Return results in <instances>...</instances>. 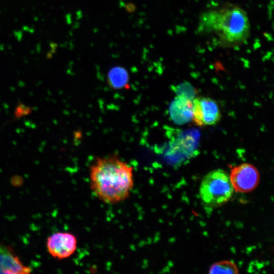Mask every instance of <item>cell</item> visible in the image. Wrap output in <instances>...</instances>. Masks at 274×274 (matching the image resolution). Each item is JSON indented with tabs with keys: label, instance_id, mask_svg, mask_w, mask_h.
I'll return each instance as SVG.
<instances>
[{
	"label": "cell",
	"instance_id": "cell-1",
	"mask_svg": "<svg viewBox=\"0 0 274 274\" xmlns=\"http://www.w3.org/2000/svg\"><path fill=\"white\" fill-rule=\"evenodd\" d=\"M89 175L92 192L107 203L124 200L133 187L132 166L116 155L97 158L90 167Z\"/></svg>",
	"mask_w": 274,
	"mask_h": 274
},
{
	"label": "cell",
	"instance_id": "cell-2",
	"mask_svg": "<svg viewBox=\"0 0 274 274\" xmlns=\"http://www.w3.org/2000/svg\"><path fill=\"white\" fill-rule=\"evenodd\" d=\"M250 31V24L246 11L230 4L202 13L197 26V32L214 35L221 46L230 48L244 44Z\"/></svg>",
	"mask_w": 274,
	"mask_h": 274
},
{
	"label": "cell",
	"instance_id": "cell-3",
	"mask_svg": "<svg viewBox=\"0 0 274 274\" xmlns=\"http://www.w3.org/2000/svg\"><path fill=\"white\" fill-rule=\"evenodd\" d=\"M233 192L229 176L220 169L209 173L202 179L199 189L201 200L211 207L226 203L230 199Z\"/></svg>",
	"mask_w": 274,
	"mask_h": 274
},
{
	"label": "cell",
	"instance_id": "cell-4",
	"mask_svg": "<svg viewBox=\"0 0 274 274\" xmlns=\"http://www.w3.org/2000/svg\"><path fill=\"white\" fill-rule=\"evenodd\" d=\"M221 118L220 109L216 100L207 97L193 99L192 120L197 126L215 125Z\"/></svg>",
	"mask_w": 274,
	"mask_h": 274
},
{
	"label": "cell",
	"instance_id": "cell-5",
	"mask_svg": "<svg viewBox=\"0 0 274 274\" xmlns=\"http://www.w3.org/2000/svg\"><path fill=\"white\" fill-rule=\"evenodd\" d=\"M229 177L233 189L242 193H247L254 190L260 179L257 168L248 163L234 167L231 169Z\"/></svg>",
	"mask_w": 274,
	"mask_h": 274
},
{
	"label": "cell",
	"instance_id": "cell-6",
	"mask_svg": "<svg viewBox=\"0 0 274 274\" xmlns=\"http://www.w3.org/2000/svg\"><path fill=\"white\" fill-rule=\"evenodd\" d=\"M77 247L76 237L66 232H55L47 239L46 248L49 254L54 258L64 259L71 256Z\"/></svg>",
	"mask_w": 274,
	"mask_h": 274
},
{
	"label": "cell",
	"instance_id": "cell-7",
	"mask_svg": "<svg viewBox=\"0 0 274 274\" xmlns=\"http://www.w3.org/2000/svg\"><path fill=\"white\" fill-rule=\"evenodd\" d=\"M31 267L25 265L10 246L0 242V274H31Z\"/></svg>",
	"mask_w": 274,
	"mask_h": 274
},
{
	"label": "cell",
	"instance_id": "cell-8",
	"mask_svg": "<svg viewBox=\"0 0 274 274\" xmlns=\"http://www.w3.org/2000/svg\"><path fill=\"white\" fill-rule=\"evenodd\" d=\"M193 100L192 97L182 93L173 100L169 107V113L174 122L180 125L192 120Z\"/></svg>",
	"mask_w": 274,
	"mask_h": 274
},
{
	"label": "cell",
	"instance_id": "cell-9",
	"mask_svg": "<svg viewBox=\"0 0 274 274\" xmlns=\"http://www.w3.org/2000/svg\"><path fill=\"white\" fill-rule=\"evenodd\" d=\"M108 83L115 89L127 88L128 75L127 71L121 66L112 68L108 74Z\"/></svg>",
	"mask_w": 274,
	"mask_h": 274
},
{
	"label": "cell",
	"instance_id": "cell-10",
	"mask_svg": "<svg viewBox=\"0 0 274 274\" xmlns=\"http://www.w3.org/2000/svg\"><path fill=\"white\" fill-rule=\"evenodd\" d=\"M208 274H239V270L233 261L223 260L213 263L210 267Z\"/></svg>",
	"mask_w": 274,
	"mask_h": 274
},
{
	"label": "cell",
	"instance_id": "cell-11",
	"mask_svg": "<svg viewBox=\"0 0 274 274\" xmlns=\"http://www.w3.org/2000/svg\"><path fill=\"white\" fill-rule=\"evenodd\" d=\"M32 110L33 109L31 107L27 106L19 101L15 109L13 120L18 119L24 116H27L30 114Z\"/></svg>",
	"mask_w": 274,
	"mask_h": 274
}]
</instances>
